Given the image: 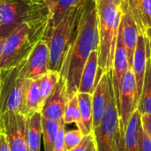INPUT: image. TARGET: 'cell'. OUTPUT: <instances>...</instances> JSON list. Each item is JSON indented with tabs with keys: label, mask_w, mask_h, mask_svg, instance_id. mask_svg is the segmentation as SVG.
<instances>
[{
	"label": "cell",
	"mask_w": 151,
	"mask_h": 151,
	"mask_svg": "<svg viewBox=\"0 0 151 151\" xmlns=\"http://www.w3.org/2000/svg\"><path fill=\"white\" fill-rule=\"evenodd\" d=\"M98 20L96 0H83L77 24L67 50L61 78L66 84L67 96L78 93L83 67L92 51L98 50Z\"/></svg>",
	"instance_id": "obj_1"
},
{
	"label": "cell",
	"mask_w": 151,
	"mask_h": 151,
	"mask_svg": "<svg viewBox=\"0 0 151 151\" xmlns=\"http://www.w3.org/2000/svg\"><path fill=\"white\" fill-rule=\"evenodd\" d=\"M98 20V72L97 80L112 69L113 58L117 46L121 6L111 4L104 0H96Z\"/></svg>",
	"instance_id": "obj_2"
},
{
	"label": "cell",
	"mask_w": 151,
	"mask_h": 151,
	"mask_svg": "<svg viewBox=\"0 0 151 151\" xmlns=\"http://www.w3.org/2000/svg\"><path fill=\"white\" fill-rule=\"evenodd\" d=\"M47 27L48 20L19 25L4 38L0 68L7 70L27 59L37 42L43 38Z\"/></svg>",
	"instance_id": "obj_3"
},
{
	"label": "cell",
	"mask_w": 151,
	"mask_h": 151,
	"mask_svg": "<svg viewBox=\"0 0 151 151\" xmlns=\"http://www.w3.org/2000/svg\"><path fill=\"white\" fill-rule=\"evenodd\" d=\"M47 20L49 11L43 0H0V38L23 23Z\"/></svg>",
	"instance_id": "obj_4"
},
{
	"label": "cell",
	"mask_w": 151,
	"mask_h": 151,
	"mask_svg": "<svg viewBox=\"0 0 151 151\" xmlns=\"http://www.w3.org/2000/svg\"><path fill=\"white\" fill-rule=\"evenodd\" d=\"M27 59L19 65L2 70L0 84V114L6 112L25 115L26 94L30 79L25 75Z\"/></svg>",
	"instance_id": "obj_5"
},
{
	"label": "cell",
	"mask_w": 151,
	"mask_h": 151,
	"mask_svg": "<svg viewBox=\"0 0 151 151\" xmlns=\"http://www.w3.org/2000/svg\"><path fill=\"white\" fill-rule=\"evenodd\" d=\"M83 1V0H82ZM82 2L71 9L63 19L54 27H48L43 36L50 51V70L61 73L62 65L69 48Z\"/></svg>",
	"instance_id": "obj_6"
},
{
	"label": "cell",
	"mask_w": 151,
	"mask_h": 151,
	"mask_svg": "<svg viewBox=\"0 0 151 151\" xmlns=\"http://www.w3.org/2000/svg\"><path fill=\"white\" fill-rule=\"evenodd\" d=\"M96 151H119L121 134L119 131V116L115 91L111 76L107 105L104 119L98 127L93 130Z\"/></svg>",
	"instance_id": "obj_7"
},
{
	"label": "cell",
	"mask_w": 151,
	"mask_h": 151,
	"mask_svg": "<svg viewBox=\"0 0 151 151\" xmlns=\"http://www.w3.org/2000/svg\"><path fill=\"white\" fill-rule=\"evenodd\" d=\"M118 111L119 116V131L122 136L129 119L137 110L138 93L134 72L129 68L123 75L118 90L115 92Z\"/></svg>",
	"instance_id": "obj_8"
},
{
	"label": "cell",
	"mask_w": 151,
	"mask_h": 151,
	"mask_svg": "<svg viewBox=\"0 0 151 151\" xmlns=\"http://www.w3.org/2000/svg\"><path fill=\"white\" fill-rule=\"evenodd\" d=\"M27 117L20 113L0 114V129L6 134L10 151H28L26 142Z\"/></svg>",
	"instance_id": "obj_9"
},
{
	"label": "cell",
	"mask_w": 151,
	"mask_h": 151,
	"mask_svg": "<svg viewBox=\"0 0 151 151\" xmlns=\"http://www.w3.org/2000/svg\"><path fill=\"white\" fill-rule=\"evenodd\" d=\"M119 34L127 50L129 68L132 69L134 54L137 45L140 32L130 12L127 4L125 1H123L121 4V20L119 25Z\"/></svg>",
	"instance_id": "obj_10"
},
{
	"label": "cell",
	"mask_w": 151,
	"mask_h": 151,
	"mask_svg": "<svg viewBox=\"0 0 151 151\" xmlns=\"http://www.w3.org/2000/svg\"><path fill=\"white\" fill-rule=\"evenodd\" d=\"M67 99L66 84L65 80L61 78L54 91L42 104L41 111L42 118L56 122L62 121Z\"/></svg>",
	"instance_id": "obj_11"
},
{
	"label": "cell",
	"mask_w": 151,
	"mask_h": 151,
	"mask_svg": "<svg viewBox=\"0 0 151 151\" xmlns=\"http://www.w3.org/2000/svg\"><path fill=\"white\" fill-rule=\"evenodd\" d=\"M50 51L46 40H40L27 58L25 75L27 79L35 80L50 70Z\"/></svg>",
	"instance_id": "obj_12"
},
{
	"label": "cell",
	"mask_w": 151,
	"mask_h": 151,
	"mask_svg": "<svg viewBox=\"0 0 151 151\" xmlns=\"http://www.w3.org/2000/svg\"><path fill=\"white\" fill-rule=\"evenodd\" d=\"M111 76V71L104 73L100 77L95 88V90L92 94L93 130L100 126L105 113Z\"/></svg>",
	"instance_id": "obj_13"
},
{
	"label": "cell",
	"mask_w": 151,
	"mask_h": 151,
	"mask_svg": "<svg viewBox=\"0 0 151 151\" xmlns=\"http://www.w3.org/2000/svg\"><path fill=\"white\" fill-rule=\"evenodd\" d=\"M137 25L140 34L151 39V0H124Z\"/></svg>",
	"instance_id": "obj_14"
},
{
	"label": "cell",
	"mask_w": 151,
	"mask_h": 151,
	"mask_svg": "<svg viewBox=\"0 0 151 151\" xmlns=\"http://www.w3.org/2000/svg\"><path fill=\"white\" fill-rule=\"evenodd\" d=\"M149 49H150V45H149L148 38L145 35L140 34L138 36L137 45L134 54L133 65H132V70L134 72L135 81H136L138 97H140L143 86Z\"/></svg>",
	"instance_id": "obj_15"
},
{
	"label": "cell",
	"mask_w": 151,
	"mask_h": 151,
	"mask_svg": "<svg viewBox=\"0 0 151 151\" xmlns=\"http://www.w3.org/2000/svg\"><path fill=\"white\" fill-rule=\"evenodd\" d=\"M97 72H98V50H94L89 55L86 64L83 67L80 87L78 92L93 94L97 84Z\"/></svg>",
	"instance_id": "obj_16"
},
{
	"label": "cell",
	"mask_w": 151,
	"mask_h": 151,
	"mask_svg": "<svg viewBox=\"0 0 151 151\" xmlns=\"http://www.w3.org/2000/svg\"><path fill=\"white\" fill-rule=\"evenodd\" d=\"M128 69H129V65H128V59H127V53L119 30L117 46L115 50L112 69H111V80H112V84L115 92L118 90L119 82L123 75Z\"/></svg>",
	"instance_id": "obj_17"
},
{
	"label": "cell",
	"mask_w": 151,
	"mask_h": 151,
	"mask_svg": "<svg viewBox=\"0 0 151 151\" xmlns=\"http://www.w3.org/2000/svg\"><path fill=\"white\" fill-rule=\"evenodd\" d=\"M141 127V114L136 110L121 136L120 150L119 151H138V138L139 130Z\"/></svg>",
	"instance_id": "obj_18"
},
{
	"label": "cell",
	"mask_w": 151,
	"mask_h": 151,
	"mask_svg": "<svg viewBox=\"0 0 151 151\" xmlns=\"http://www.w3.org/2000/svg\"><path fill=\"white\" fill-rule=\"evenodd\" d=\"M42 116L41 112H35L27 117L25 138L28 149L40 151L42 131Z\"/></svg>",
	"instance_id": "obj_19"
},
{
	"label": "cell",
	"mask_w": 151,
	"mask_h": 151,
	"mask_svg": "<svg viewBox=\"0 0 151 151\" xmlns=\"http://www.w3.org/2000/svg\"><path fill=\"white\" fill-rule=\"evenodd\" d=\"M48 11V27H54L58 24L66 13L73 7L78 6L82 0H43Z\"/></svg>",
	"instance_id": "obj_20"
},
{
	"label": "cell",
	"mask_w": 151,
	"mask_h": 151,
	"mask_svg": "<svg viewBox=\"0 0 151 151\" xmlns=\"http://www.w3.org/2000/svg\"><path fill=\"white\" fill-rule=\"evenodd\" d=\"M137 110L141 115L143 114L151 115V58L150 49L148 51L147 66L144 75L143 86H142V93L139 97Z\"/></svg>",
	"instance_id": "obj_21"
},
{
	"label": "cell",
	"mask_w": 151,
	"mask_h": 151,
	"mask_svg": "<svg viewBox=\"0 0 151 151\" xmlns=\"http://www.w3.org/2000/svg\"><path fill=\"white\" fill-rule=\"evenodd\" d=\"M81 123L84 135L93 133V105L92 95L88 93H77Z\"/></svg>",
	"instance_id": "obj_22"
},
{
	"label": "cell",
	"mask_w": 151,
	"mask_h": 151,
	"mask_svg": "<svg viewBox=\"0 0 151 151\" xmlns=\"http://www.w3.org/2000/svg\"><path fill=\"white\" fill-rule=\"evenodd\" d=\"M39 79V92H40V103L41 107L46 101V99L51 95L61 79L59 72L49 70L42 74ZM42 111V110H41Z\"/></svg>",
	"instance_id": "obj_23"
},
{
	"label": "cell",
	"mask_w": 151,
	"mask_h": 151,
	"mask_svg": "<svg viewBox=\"0 0 151 151\" xmlns=\"http://www.w3.org/2000/svg\"><path fill=\"white\" fill-rule=\"evenodd\" d=\"M39 79L31 80L25 100V116L28 117L35 112H41Z\"/></svg>",
	"instance_id": "obj_24"
},
{
	"label": "cell",
	"mask_w": 151,
	"mask_h": 151,
	"mask_svg": "<svg viewBox=\"0 0 151 151\" xmlns=\"http://www.w3.org/2000/svg\"><path fill=\"white\" fill-rule=\"evenodd\" d=\"M63 120L65 125L74 123L77 126V128H79L83 133V127H82V123H81V113H80L77 94L68 97L66 106L65 109V112H64Z\"/></svg>",
	"instance_id": "obj_25"
},
{
	"label": "cell",
	"mask_w": 151,
	"mask_h": 151,
	"mask_svg": "<svg viewBox=\"0 0 151 151\" xmlns=\"http://www.w3.org/2000/svg\"><path fill=\"white\" fill-rule=\"evenodd\" d=\"M42 138L43 142V151H53L59 128V123L42 118Z\"/></svg>",
	"instance_id": "obj_26"
},
{
	"label": "cell",
	"mask_w": 151,
	"mask_h": 151,
	"mask_svg": "<svg viewBox=\"0 0 151 151\" xmlns=\"http://www.w3.org/2000/svg\"><path fill=\"white\" fill-rule=\"evenodd\" d=\"M83 137L84 134L79 128L65 131L64 135V144L65 151H70L74 149L77 145L80 144Z\"/></svg>",
	"instance_id": "obj_27"
},
{
	"label": "cell",
	"mask_w": 151,
	"mask_h": 151,
	"mask_svg": "<svg viewBox=\"0 0 151 151\" xmlns=\"http://www.w3.org/2000/svg\"><path fill=\"white\" fill-rule=\"evenodd\" d=\"M70 151H96V142H95L94 134L91 133L84 135L80 144Z\"/></svg>",
	"instance_id": "obj_28"
},
{
	"label": "cell",
	"mask_w": 151,
	"mask_h": 151,
	"mask_svg": "<svg viewBox=\"0 0 151 151\" xmlns=\"http://www.w3.org/2000/svg\"><path fill=\"white\" fill-rule=\"evenodd\" d=\"M138 151H151V141L147 135L146 132L143 130L142 124L139 130L138 138Z\"/></svg>",
	"instance_id": "obj_29"
},
{
	"label": "cell",
	"mask_w": 151,
	"mask_h": 151,
	"mask_svg": "<svg viewBox=\"0 0 151 151\" xmlns=\"http://www.w3.org/2000/svg\"><path fill=\"white\" fill-rule=\"evenodd\" d=\"M65 133V124L64 123V120H62L59 123V128H58V132L57 134L53 151H65V144H64Z\"/></svg>",
	"instance_id": "obj_30"
},
{
	"label": "cell",
	"mask_w": 151,
	"mask_h": 151,
	"mask_svg": "<svg viewBox=\"0 0 151 151\" xmlns=\"http://www.w3.org/2000/svg\"><path fill=\"white\" fill-rule=\"evenodd\" d=\"M141 124L143 130L146 132L147 135L151 141V115L150 114H143L141 115Z\"/></svg>",
	"instance_id": "obj_31"
},
{
	"label": "cell",
	"mask_w": 151,
	"mask_h": 151,
	"mask_svg": "<svg viewBox=\"0 0 151 151\" xmlns=\"http://www.w3.org/2000/svg\"><path fill=\"white\" fill-rule=\"evenodd\" d=\"M0 151H10L7 136L1 129H0Z\"/></svg>",
	"instance_id": "obj_32"
},
{
	"label": "cell",
	"mask_w": 151,
	"mask_h": 151,
	"mask_svg": "<svg viewBox=\"0 0 151 151\" xmlns=\"http://www.w3.org/2000/svg\"><path fill=\"white\" fill-rule=\"evenodd\" d=\"M104 1H106V2H108V3H110V4H111L117 5V6H121L122 2H123L124 0H104Z\"/></svg>",
	"instance_id": "obj_33"
},
{
	"label": "cell",
	"mask_w": 151,
	"mask_h": 151,
	"mask_svg": "<svg viewBox=\"0 0 151 151\" xmlns=\"http://www.w3.org/2000/svg\"><path fill=\"white\" fill-rule=\"evenodd\" d=\"M4 38H0V56L2 54V50H3V45H4Z\"/></svg>",
	"instance_id": "obj_34"
},
{
	"label": "cell",
	"mask_w": 151,
	"mask_h": 151,
	"mask_svg": "<svg viewBox=\"0 0 151 151\" xmlns=\"http://www.w3.org/2000/svg\"><path fill=\"white\" fill-rule=\"evenodd\" d=\"M149 40V45H150V58H151V39H148Z\"/></svg>",
	"instance_id": "obj_35"
},
{
	"label": "cell",
	"mask_w": 151,
	"mask_h": 151,
	"mask_svg": "<svg viewBox=\"0 0 151 151\" xmlns=\"http://www.w3.org/2000/svg\"><path fill=\"white\" fill-rule=\"evenodd\" d=\"M1 78H2V69L0 68V84H1Z\"/></svg>",
	"instance_id": "obj_36"
},
{
	"label": "cell",
	"mask_w": 151,
	"mask_h": 151,
	"mask_svg": "<svg viewBox=\"0 0 151 151\" xmlns=\"http://www.w3.org/2000/svg\"><path fill=\"white\" fill-rule=\"evenodd\" d=\"M28 151H38V150H33V149H29V150Z\"/></svg>",
	"instance_id": "obj_37"
}]
</instances>
